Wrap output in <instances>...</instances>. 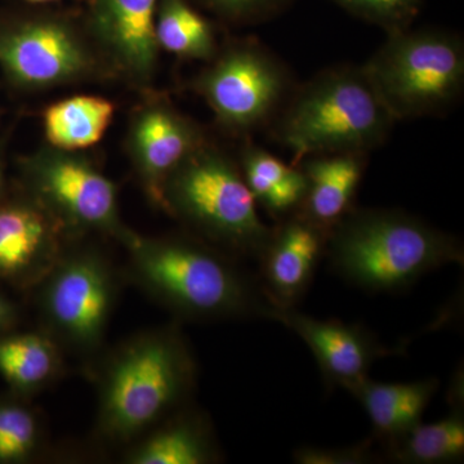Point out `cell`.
Listing matches in <instances>:
<instances>
[{"label":"cell","instance_id":"cell-1","mask_svg":"<svg viewBox=\"0 0 464 464\" xmlns=\"http://www.w3.org/2000/svg\"><path fill=\"white\" fill-rule=\"evenodd\" d=\"M325 257L356 288L395 293L442 266H463L464 250L458 237L404 210L355 207L329 231Z\"/></svg>","mask_w":464,"mask_h":464},{"label":"cell","instance_id":"cell-2","mask_svg":"<svg viewBox=\"0 0 464 464\" xmlns=\"http://www.w3.org/2000/svg\"><path fill=\"white\" fill-rule=\"evenodd\" d=\"M395 123L364 67L343 63L295 85L267 132L297 164L314 155H369Z\"/></svg>","mask_w":464,"mask_h":464},{"label":"cell","instance_id":"cell-3","mask_svg":"<svg viewBox=\"0 0 464 464\" xmlns=\"http://www.w3.org/2000/svg\"><path fill=\"white\" fill-rule=\"evenodd\" d=\"M134 274L161 302L194 319H267L273 304L261 284H253L218 250L190 237H145L127 230Z\"/></svg>","mask_w":464,"mask_h":464},{"label":"cell","instance_id":"cell-4","mask_svg":"<svg viewBox=\"0 0 464 464\" xmlns=\"http://www.w3.org/2000/svg\"><path fill=\"white\" fill-rule=\"evenodd\" d=\"M161 208L212 243L257 261L273 231L259 217L237 159L210 140L168 177Z\"/></svg>","mask_w":464,"mask_h":464},{"label":"cell","instance_id":"cell-5","mask_svg":"<svg viewBox=\"0 0 464 464\" xmlns=\"http://www.w3.org/2000/svg\"><path fill=\"white\" fill-rule=\"evenodd\" d=\"M194 378V359L179 333L133 341L112 360L101 386L103 432L121 441L140 435L182 404Z\"/></svg>","mask_w":464,"mask_h":464},{"label":"cell","instance_id":"cell-6","mask_svg":"<svg viewBox=\"0 0 464 464\" xmlns=\"http://www.w3.org/2000/svg\"><path fill=\"white\" fill-rule=\"evenodd\" d=\"M396 121L447 114L464 90V43L441 29L389 34L362 65Z\"/></svg>","mask_w":464,"mask_h":464},{"label":"cell","instance_id":"cell-7","mask_svg":"<svg viewBox=\"0 0 464 464\" xmlns=\"http://www.w3.org/2000/svg\"><path fill=\"white\" fill-rule=\"evenodd\" d=\"M186 88L206 101L217 124L249 139L267 130L297 85L292 70L256 38L230 39Z\"/></svg>","mask_w":464,"mask_h":464},{"label":"cell","instance_id":"cell-8","mask_svg":"<svg viewBox=\"0 0 464 464\" xmlns=\"http://www.w3.org/2000/svg\"><path fill=\"white\" fill-rule=\"evenodd\" d=\"M0 67L16 87L32 92L114 79L84 24L53 14L0 27Z\"/></svg>","mask_w":464,"mask_h":464},{"label":"cell","instance_id":"cell-9","mask_svg":"<svg viewBox=\"0 0 464 464\" xmlns=\"http://www.w3.org/2000/svg\"><path fill=\"white\" fill-rule=\"evenodd\" d=\"M23 169L33 199L63 228L103 232L119 240L128 230L119 216L114 182L81 151L48 145L26 158Z\"/></svg>","mask_w":464,"mask_h":464},{"label":"cell","instance_id":"cell-10","mask_svg":"<svg viewBox=\"0 0 464 464\" xmlns=\"http://www.w3.org/2000/svg\"><path fill=\"white\" fill-rule=\"evenodd\" d=\"M146 92L128 121L125 149L149 199L161 208L168 177L209 139L203 127L167 96Z\"/></svg>","mask_w":464,"mask_h":464},{"label":"cell","instance_id":"cell-11","mask_svg":"<svg viewBox=\"0 0 464 464\" xmlns=\"http://www.w3.org/2000/svg\"><path fill=\"white\" fill-rule=\"evenodd\" d=\"M50 271L43 306L58 334L79 347H92L102 337L112 307V280L94 253L60 259Z\"/></svg>","mask_w":464,"mask_h":464},{"label":"cell","instance_id":"cell-12","mask_svg":"<svg viewBox=\"0 0 464 464\" xmlns=\"http://www.w3.org/2000/svg\"><path fill=\"white\" fill-rule=\"evenodd\" d=\"M158 0H90L84 26L114 78L149 91L159 65Z\"/></svg>","mask_w":464,"mask_h":464},{"label":"cell","instance_id":"cell-13","mask_svg":"<svg viewBox=\"0 0 464 464\" xmlns=\"http://www.w3.org/2000/svg\"><path fill=\"white\" fill-rule=\"evenodd\" d=\"M267 319L283 324L307 344L328 386L347 390L368 377L378 359L396 353L359 324L316 319L295 307L271 306Z\"/></svg>","mask_w":464,"mask_h":464},{"label":"cell","instance_id":"cell-14","mask_svg":"<svg viewBox=\"0 0 464 464\" xmlns=\"http://www.w3.org/2000/svg\"><path fill=\"white\" fill-rule=\"evenodd\" d=\"M329 232L298 212L279 219L261 257V288L275 307H295L325 257Z\"/></svg>","mask_w":464,"mask_h":464},{"label":"cell","instance_id":"cell-15","mask_svg":"<svg viewBox=\"0 0 464 464\" xmlns=\"http://www.w3.org/2000/svg\"><path fill=\"white\" fill-rule=\"evenodd\" d=\"M63 226L33 199L0 207V277L29 280L57 264Z\"/></svg>","mask_w":464,"mask_h":464},{"label":"cell","instance_id":"cell-16","mask_svg":"<svg viewBox=\"0 0 464 464\" xmlns=\"http://www.w3.org/2000/svg\"><path fill=\"white\" fill-rule=\"evenodd\" d=\"M368 155L324 154L302 159L298 166L307 179V190L297 212L331 231L355 208Z\"/></svg>","mask_w":464,"mask_h":464},{"label":"cell","instance_id":"cell-17","mask_svg":"<svg viewBox=\"0 0 464 464\" xmlns=\"http://www.w3.org/2000/svg\"><path fill=\"white\" fill-rule=\"evenodd\" d=\"M438 378L408 383H382L365 377L346 391L362 404L373 426L374 438L391 444L411 431L422 417L436 391Z\"/></svg>","mask_w":464,"mask_h":464},{"label":"cell","instance_id":"cell-18","mask_svg":"<svg viewBox=\"0 0 464 464\" xmlns=\"http://www.w3.org/2000/svg\"><path fill=\"white\" fill-rule=\"evenodd\" d=\"M237 160L256 203L268 215L279 221L297 212L307 190L298 164H286L250 139L241 145Z\"/></svg>","mask_w":464,"mask_h":464},{"label":"cell","instance_id":"cell-19","mask_svg":"<svg viewBox=\"0 0 464 464\" xmlns=\"http://www.w3.org/2000/svg\"><path fill=\"white\" fill-rule=\"evenodd\" d=\"M462 375L454 378L451 411L432 423H418L404 436L386 445L387 456L402 464L459 462L464 457Z\"/></svg>","mask_w":464,"mask_h":464},{"label":"cell","instance_id":"cell-20","mask_svg":"<svg viewBox=\"0 0 464 464\" xmlns=\"http://www.w3.org/2000/svg\"><path fill=\"white\" fill-rule=\"evenodd\" d=\"M114 114L115 103L105 97L78 94L48 105L43 130L52 148L82 151L102 140Z\"/></svg>","mask_w":464,"mask_h":464},{"label":"cell","instance_id":"cell-21","mask_svg":"<svg viewBox=\"0 0 464 464\" xmlns=\"http://www.w3.org/2000/svg\"><path fill=\"white\" fill-rule=\"evenodd\" d=\"M218 458L212 432L199 414L177 415L130 451L133 464H206Z\"/></svg>","mask_w":464,"mask_h":464},{"label":"cell","instance_id":"cell-22","mask_svg":"<svg viewBox=\"0 0 464 464\" xmlns=\"http://www.w3.org/2000/svg\"><path fill=\"white\" fill-rule=\"evenodd\" d=\"M160 51L188 61H208L219 48L215 25L186 0H161L155 17Z\"/></svg>","mask_w":464,"mask_h":464},{"label":"cell","instance_id":"cell-23","mask_svg":"<svg viewBox=\"0 0 464 464\" xmlns=\"http://www.w3.org/2000/svg\"><path fill=\"white\" fill-rule=\"evenodd\" d=\"M56 347L44 335L17 334L0 340V375L14 389L34 391L56 372Z\"/></svg>","mask_w":464,"mask_h":464},{"label":"cell","instance_id":"cell-24","mask_svg":"<svg viewBox=\"0 0 464 464\" xmlns=\"http://www.w3.org/2000/svg\"><path fill=\"white\" fill-rule=\"evenodd\" d=\"M38 422L26 406L0 404V463L23 462L38 442Z\"/></svg>","mask_w":464,"mask_h":464},{"label":"cell","instance_id":"cell-25","mask_svg":"<svg viewBox=\"0 0 464 464\" xmlns=\"http://www.w3.org/2000/svg\"><path fill=\"white\" fill-rule=\"evenodd\" d=\"M353 17L381 27L386 35L413 25L423 0H331Z\"/></svg>","mask_w":464,"mask_h":464},{"label":"cell","instance_id":"cell-26","mask_svg":"<svg viewBox=\"0 0 464 464\" xmlns=\"http://www.w3.org/2000/svg\"><path fill=\"white\" fill-rule=\"evenodd\" d=\"M230 25H257L285 11L295 0H200Z\"/></svg>","mask_w":464,"mask_h":464},{"label":"cell","instance_id":"cell-27","mask_svg":"<svg viewBox=\"0 0 464 464\" xmlns=\"http://www.w3.org/2000/svg\"><path fill=\"white\" fill-rule=\"evenodd\" d=\"M293 458L301 464H369L381 459L373 451V439L347 448H299Z\"/></svg>","mask_w":464,"mask_h":464},{"label":"cell","instance_id":"cell-28","mask_svg":"<svg viewBox=\"0 0 464 464\" xmlns=\"http://www.w3.org/2000/svg\"><path fill=\"white\" fill-rule=\"evenodd\" d=\"M12 317L11 304H8L7 299L0 295V331L5 328Z\"/></svg>","mask_w":464,"mask_h":464},{"label":"cell","instance_id":"cell-29","mask_svg":"<svg viewBox=\"0 0 464 464\" xmlns=\"http://www.w3.org/2000/svg\"><path fill=\"white\" fill-rule=\"evenodd\" d=\"M26 2L34 3V5H47V3L56 2V0H26Z\"/></svg>","mask_w":464,"mask_h":464},{"label":"cell","instance_id":"cell-30","mask_svg":"<svg viewBox=\"0 0 464 464\" xmlns=\"http://www.w3.org/2000/svg\"><path fill=\"white\" fill-rule=\"evenodd\" d=\"M0 182H2V172H0Z\"/></svg>","mask_w":464,"mask_h":464}]
</instances>
